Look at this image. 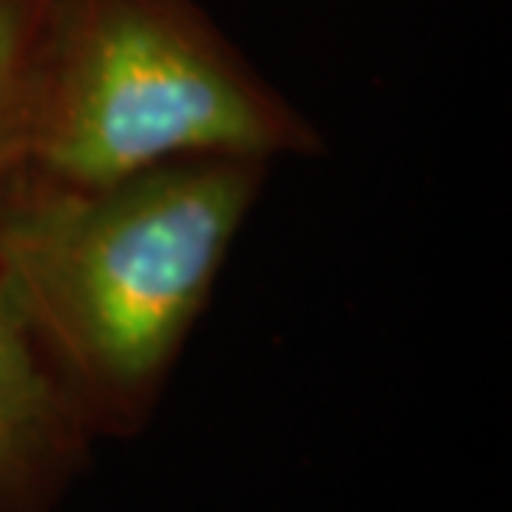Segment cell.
<instances>
[{
  "label": "cell",
  "instance_id": "cell-2",
  "mask_svg": "<svg viewBox=\"0 0 512 512\" xmlns=\"http://www.w3.org/2000/svg\"><path fill=\"white\" fill-rule=\"evenodd\" d=\"M311 117L197 0H52L32 163L109 183L180 157H316Z\"/></svg>",
  "mask_w": 512,
  "mask_h": 512
},
{
  "label": "cell",
  "instance_id": "cell-4",
  "mask_svg": "<svg viewBox=\"0 0 512 512\" xmlns=\"http://www.w3.org/2000/svg\"><path fill=\"white\" fill-rule=\"evenodd\" d=\"M52 0H0V197L32 163Z\"/></svg>",
  "mask_w": 512,
  "mask_h": 512
},
{
  "label": "cell",
  "instance_id": "cell-1",
  "mask_svg": "<svg viewBox=\"0 0 512 512\" xmlns=\"http://www.w3.org/2000/svg\"><path fill=\"white\" fill-rule=\"evenodd\" d=\"M268 174L245 157L92 185L26 168L0 197V285L94 441L154 421Z\"/></svg>",
  "mask_w": 512,
  "mask_h": 512
},
{
  "label": "cell",
  "instance_id": "cell-3",
  "mask_svg": "<svg viewBox=\"0 0 512 512\" xmlns=\"http://www.w3.org/2000/svg\"><path fill=\"white\" fill-rule=\"evenodd\" d=\"M94 436L0 285V512H55Z\"/></svg>",
  "mask_w": 512,
  "mask_h": 512
}]
</instances>
